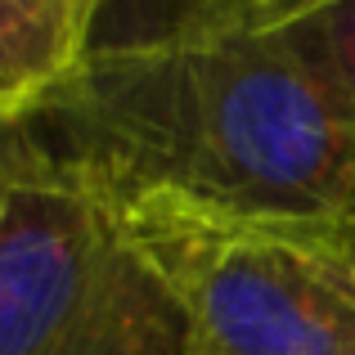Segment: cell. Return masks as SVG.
<instances>
[{
  "label": "cell",
  "mask_w": 355,
  "mask_h": 355,
  "mask_svg": "<svg viewBox=\"0 0 355 355\" xmlns=\"http://www.w3.org/2000/svg\"><path fill=\"white\" fill-rule=\"evenodd\" d=\"M113 207L355 239V99L270 23L90 50L5 121Z\"/></svg>",
  "instance_id": "1"
},
{
  "label": "cell",
  "mask_w": 355,
  "mask_h": 355,
  "mask_svg": "<svg viewBox=\"0 0 355 355\" xmlns=\"http://www.w3.org/2000/svg\"><path fill=\"white\" fill-rule=\"evenodd\" d=\"M184 306L86 180L5 126L0 355H184Z\"/></svg>",
  "instance_id": "2"
},
{
  "label": "cell",
  "mask_w": 355,
  "mask_h": 355,
  "mask_svg": "<svg viewBox=\"0 0 355 355\" xmlns=\"http://www.w3.org/2000/svg\"><path fill=\"white\" fill-rule=\"evenodd\" d=\"M184 306V355H355V239L117 207Z\"/></svg>",
  "instance_id": "3"
},
{
  "label": "cell",
  "mask_w": 355,
  "mask_h": 355,
  "mask_svg": "<svg viewBox=\"0 0 355 355\" xmlns=\"http://www.w3.org/2000/svg\"><path fill=\"white\" fill-rule=\"evenodd\" d=\"M108 0H0V117H23L99 41Z\"/></svg>",
  "instance_id": "4"
},
{
  "label": "cell",
  "mask_w": 355,
  "mask_h": 355,
  "mask_svg": "<svg viewBox=\"0 0 355 355\" xmlns=\"http://www.w3.org/2000/svg\"><path fill=\"white\" fill-rule=\"evenodd\" d=\"M261 23L284 27L355 99V0H297L293 9H284L275 18H261Z\"/></svg>",
  "instance_id": "5"
},
{
  "label": "cell",
  "mask_w": 355,
  "mask_h": 355,
  "mask_svg": "<svg viewBox=\"0 0 355 355\" xmlns=\"http://www.w3.org/2000/svg\"><path fill=\"white\" fill-rule=\"evenodd\" d=\"M216 0H108L95 50L108 45H148L175 32H189L211 14Z\"/></svg>",
  "instance_id": "6"
},
{
  "label": "cell",
  "mask_w": 355,
  "mask_h": 355,
  "mask_svg": "<svg viewBox=\"0 0 355 355\" xmlns=\"http://www.w3.org/2000/svg\"><path fill=\"white\" fill-rule=\"evenodd\" d=\"M293 5L297 0H216L202 23H261V18H275Z\"/></svg>",
  "instance_id": "7"
}]
</instances>
